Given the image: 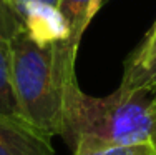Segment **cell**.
<instances>
[{"label":"cell","mask_w":156,"mask_h":155,"mask_svg":"<svg viewBox=\"0 0 156 155\" xmlns=\"http://www.w3.org/2000/svg\"><path fill=\"white\" fill-rule=\"evenodd\" d=\"M0 155H55L51 137L25 120L0 115Z\"/></svg>","instance_id":"3"},{"label":"cell","mask_w":156,"mask_h":155,"mask_svg":"<svg viewBox=\"0 0 156 155\" xmlns=\"http://www.w3.org/2000/svg\"><path fill=\"white\" fill-rule=\"evenodd\" d=\"M23 27L20 18L7 0H0V39L9 42Z\"/></svg>","instance_id":"9"},{"label":"cell","mask_w":156,"mask_h":155,"mask_svg":"<svg viewBox=\"0 0 156 155\" xmlns=\"http://www.w3.org/2000/svg\"><path fill=\"white\" fill-rule=\"evenodd\" d=\"M7 2H9V3H10V2H13V0H7Z\"/></svg>","instance_id":"11"},{"label":"cell","mask_w":156,"mask_h":155,"mask_svg":"<svg viewBox=\"0 0 156 155\" xmlns=\"http://www.w3.org/2000/svg\"><path fill=\"white\" fill-rule=\"evenodd\" d=\"M12 79L22 117L48 137L62 134L65 97L76 82L78 49L68 40L40 43L22 27L9 40Z\"/></svg>","instance_id":"2"},{"label":"cell","mask_w":156,"mask_h":155,"mask_svg":"<svg viewBox=\"0 0 156 155\" xmlns=\"http://www.w3.org/2000/svg\"><path fill=\"white\" fill-rule=\"evenodd\" d=\"M101 3L103 0H60L58 2V10L68 27V42L73 47L78 49L81 37L95 13L100 10Z\"/></svg>","instance_id":"6"},{"label":"cell","mask_w":156,"mask_h":155,"mask_svg":"<svg viewBox=\"0 0 156 155\" xmlns=\"http://www.w3.org/2000/svg\"><path fill=\"white\" fill-rule=\"evenodd\" d=\"M151 143H153L154 155H156V94H154V125H153V135H151Z\"/></svg>","instance_id":"10"},{"label":"cell","mask_w":156,"mask_h":155,"mask_svg":"<svg viewBox=\"0 0 156 155\" xmlns=\"http://www.w3.org/2000/svg\"><path fill=\"white\" fill-rule=\"evenodd\" d=\"M73 155H154L153 143H136L128 147H110V149H76Z\"/></svg>","instance_id":"8"},{"label":"cell","mask_w":156,"mask_h":155,"mask_svg":"<svg viewBox=\"0 0 156 155\" xmlns=\"http://www.w3.org/2000/svg\"><path fill=\"white\" fill-rule=\"evenodd\" d=\"M123 87L156 92V22L125 64Z\"/></svg>","instance_id":"5"},{"label":"cell","mask_w":156,"mask_h":155,"mask_svg":"<svg viewBox=\"0 0 156 155\" xmlns=\"http://www.w3.org/2000/svg\"><path fill=\"white\" fill-rule=\"evenodd\" d=\"M154 94L148 88L120 85L106 97H93L73 82L65 97L60 137L72 150L151 142Z\"/></svg>","instance_id":"1"},{"label":"cell","mask_w":156,"mask_h":155,"mask_svg":"<svg viewBox=\"0 0 156 155\" xmlns=\"http://www.w3.org/2000/svg\"><path fill=\"white\" fill-rule=\"evenodd\" d=\"M25 30L40 43L68 40V27L57 5L43 2H27L12 5Z\"/></svg>","instance_id":"4"},{"label":"cell","mask_w":156,"mask_h":155,"mask_svg":"<svg viewBox=\"0 0 156 155\" xmlns=\"http://www.w3.org/2000/svg\"><path fill=\"white\" fill-rule=\"evenodd\" d=\"M0 115L23 120L12 79V55L7 40L0 39Z\"/></svg>","instance_id":"7"}]
</instances>
